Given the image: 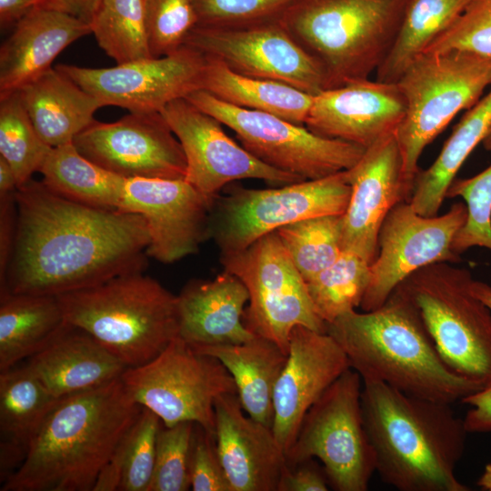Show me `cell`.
Returning <instances> with one entry per match:
<instances>
[{
  "instance_id": "1",
  "label": "cell",
  "mask_w": 491,
  "mask_h": 491,
  "mask_svg": "<svg viewBox=\"0 0 491 491\" xmlns=\"http://www.w3.org/2000/svg\"><path fill=\"white\" fill-rule=\"evenodd\" d=\"M15 202V239L0 296H56L145 270L143 215L74 202L33 179L17 188Z\"/></svg>"
},
{
  "instance_id": "2",
  "label": "cell",
  "mask_w": 491,
  "mask_h": 491,
  "mask_svg": "<svg viewBox=\"0 0 491 491\" xmlns=\"http://www.w3.org/2000/svg\"><path fill=\"white\" fill-rule=\"evenodd\" d=\"M362 382L363 424L382 481L400 491L470 490L456 476L468 432L451 405Z\"/></svg>"
},
{
  "instance_id": "3",
  "label": "cell",
  "mask_w": 491,
  "mask_h": 491,
  "mask_svg": "<svg viewBox=\"0 0 491 491\" xmlns=\"http://www.w3.org/2000/svg\"><path fill=\"white\" fill-rule=\"evenodd\" d=\"M142 406L121 377L63 397L1 491H93Z\"/></svg>"
},
{
  "instance_id": "4",
  "label": "cell",
  "mask_w": 491,
  "mask_h": 491,
  "mask_svg": "<svg viewBox=\"0 0 491 491\" xmlns=\"http://www.w3.org/2000/svg\"><path fill=\"white\" fill-rule=\"evenodd\" d=\"M362 380H376L408 396L453 404L484 388L442 359L420 312L398 286L379 307L352 310L327 324Z\"/></svg>"
},
{
  "instance_id": "5",
  "label": "cell",
  "mask_w": 491,
  "mask_h": 491,
  "mask_svg": "<svg viewBox=\"0 0 491 491\" xmlns=\"http://www.w3.org/2000/svg\"><path fill=\"white\" fill-rule=\"evenodd\" d=\"M410 0H293L278 19L317 64L325 90L367 79L388 55Z\"/></svg>"
},
{
  "instance_id": "6",
  "label": "cell",
  "mask_w": 491,
  "mask_h": 491,
  "mask_svg": "<svg viewBox=\"0 0 491 491\" xmlns=\"http://www.w3.org/2000/svg\"><path fill=\"white\" fill-rule=\"evenodd\" d=\"M56 296L66 322L127 367L149 362L179 336L177 296L144 271Z\"/></svg>"
},
{
  "instance_id": "7",
  "label": "cell",
  "mask_w": 491,
  "mask_h": 491,
  "mask_svg": "<svg viewBox=\"0 0 491 491\" xmlns=\"http://www.w3.org/2000/svg\"><path fill=\"white\" fill-rule=\"evenodd\" d=\"M396 84L406 102V113L395 135L409 201L424 149L490 87L491 59L463 51L423 53Z\"/></svg>"
},
{
  "instance_id": "8",
  "label": "cell",
  "mask_w": 491,
  "mask_h": 491,
  "mask_svg": "<svg viewBox=\"0 0 491 491\" xmlns=\"http://www.w3.org/2000/svg\"><path fill=\"white\" fill-rule=\"evenodd\" d=\"M471 272L451 263L426 266L399 286L416 305L445 363L491 385V309L471 291Z\"/></svg>"
},
{
  "instance_id": "9",
  "label": "cell",
  "mask_w": 491,
  "mask_h": 491,
  "mask_svg": "<svg viewBox=\"0 0 491 491\" xmlns=\"http://www.w3.org/2000/svg\"><path fill=\"white\" fill-rule=\"evenodd\" d=\"M362 386L361 376L350 367L323 393L286 454L288 466L317 458L332 489H368L376 463L363 424Z\"/></svg>"
},
{
  "instance_id": "10",
  "label": "cell",
  "mask_w": 491,
  "mask_h": 491,
  "mask_svg": "<svg viewBox=\"0 0 491 491\" xmlns=\"http://www.w3.org/2000/svg\"><path fill=\"white\" fill-rule=\"evenodd\" d=\"M351 194L346 170L266 189L239 187L215 197L209 237L221 254L239 252L278 228L307 218L343 215Z\"/></svg>"
},
{
  "instance_id": "11",
  "label": "cell",
  "mask_w": 491,
  "mask_h": 491,
  "mask_svg": "<svg viewBox=\"0 0 491 491\" xmlns=\"http://www.w3.org/2000/svg\"><path fill=\"white\" fill-rule=\"evenodd\" d=\"M121 379L132 398L165 426L192 422L212 434L216 398L237 394L232 376L217 358L179 336L149 362L127 367Z\"/></svg>"
},
{
  "instance_id": "12",
  "label": "cell",
  "mask_w": 491,
  "mask_h": 491,
  "mask_svg": "<svg viewBox=\"0 0 491 491\" xmlns=\"http://www.w3.org/2000/svg\"><path fill=\"white\" fill-rule=\"evenodd\" d=\"M220 260L248 291L243 320L255 336L274 341L287 354L296 326L326 333L327 325L315 310L306 282L276 232L242 251L221 254Z\"/></svg>"
},
{
  "instance_id": "13",
  "label": "cell",
  "mask_w": 491,
  "mask_h": 491,
  "mask_svg": "<svg viewBox=\"0 0 491 491\" xmlns=\"http://www.w3.org/2000/svg\"><path fill=\"white\" fill-rule=\"evenodd\" d=\"M185 98L233 130L242 146L256 158L305 180L347 170L366 151L357 145L318 135L305 125L275 115L225 103L204 89Z\"/></svg>"
},
{
  "instance_id": "14",
  "label": "cell",
  "mask_w": 491,
  "mask_h": 491,
  "mask_svg": "<svg viewBox=\"0 0 491 491\" xmlns=\"http://www.w3.org/2000/svg\"><path fill=\"white\" fill-rule=\"evenodd\" d=\"M465 203L451 205L441 215L416 213L408 201L396 204L386 215L378 235V251L370 264V282L360 307L381 306L410 275L433 264L460 262L452 250L457 232L466 223Z\"/></svg>"
},
{
  "instance_id": "15",
  "label": "cell",
  "mask_w": 491,
  "mask_h": 491,
  "mask_svg": "<svg viewBox=\"0 0 491 491\" xmlns=\"http://www.w3.org/2000/svg\"><path fill=\"white\" fill-rule=\"evenodd\" d=\"M205 55L184 45L159 58H146L112 67L91 68L74 65L55 67L105 106L129 112H160L167 104L203 89Z\"/></svg>"
},
{
  "instance_id": "16",
  "label": "cell",
  "mask_w": 491,
  "mask_h": 491,
  "mask_svg": "<svg viewBox=\"0 0 491 491\" xmlns=\"http://www.w3.org/2000/svg\"><path fill=\"white\" fill-rule=\"evenodd\" d=\"M185 45L243 75L282 82L313 95L325 90L320 67L278 19L233 28L196 25Z\"/></svg>"
},
{
  "instance_id": "17",
  "label": "cell",
  "mask_w": 491,
  "mask_h": 491,
  "mask_svg": "<svg viewBox=\"0 0 491 491\" xmlns=\"http://www.w3.org/2000/svg\"><path fill=\"white\" fill-rule=\"evenodd\" d=\"M160 113L185 153V180L207 195L215 196L225 185L241 179L277 185L305 180L256 158L225 134L221 122L185 97L170 102Z\"/></svg>"
},
{
  "instance_id": "18",
  "label": "cell",
  "mask_w": 491,
  "mask_h": 491,
  "mask_svg": "<svg viewBox=\"0 0 491 491\" xmlns=\"http://www.w3.org/2000/svg\"><path fill=\"white\" fill-rule=\"evenodd\" d=\"M73 145L90 161L124 178L185 176L182 145L160 112H129L112 123L95 120Z\"/></svg>"
},
{
  "instance_id": "19",
  "label": "cell",
  "mask_w": 491,
  "mask_h": 491,
  "mask_svg": "<svg viewBox=\"0 0 491 491\" xmlns=\"http://www.w3.org/2000/svg\"><path fill=\"white\" fill-rule=\"evenodd\" d=\"M215 196L200 192L185 178H125L119 210L145 217L149 232L147 256L172 264L198 252L210 238Z\"/></svg>"
},
{
  "instance_id": "20",
  "label": "cell",
  "mask_w": 491,
  "mask_h": 491,
  "mask_svg": "<svg viewBox=\"0 0 491 491\" xmlns=\"http://www.w3.org/2000/svg\"><path fill=\"white\" fill-rule=\"evenodd\" d=\"M348 368L346 353L329 334L303 326L293 329L287 359L273 394L272 430L285 454L306 412Z\"/></svg>"
},
{
  "instance_id": "21",
  "label": "cell",
  "mask_w": 491,
  "mask_h": 491,
  "mask_svg": "<svg viewBox=\"0 0 491 491\" xmlns=\"http://www.w3.org/2000/svg\"><path fill=\"white\" fill-rule=\"evenodd\" d=\"M346 173L351 194L342 215V248L371 264L386 215L396 204L407 201L395 132L367 147Z\"/></svg>"
},
{
  "instance_id": "22",
  "label": "cell",
  "mask_w": 491,
  "mask_h": 491,
  "mask_svg": "<svg viewBox=\"0 0 491 491\" xmlns=\"http://www.w3.org/2000/svg\"><path fill=\"white\" fill-rule=\"evenodd\" d=\"M405 113V98L396 83L367 78L315 95L305 126L366 149L396 132Z\"/></svg>"
},
{
  "instance_id": "23",
  "label": "cell",
  "mask_w": 491,
  "mask_h": 491,
  "mask_svg": "<svg viewBox=\"0 0 491 491\" xmlns=\"http://www.w3.org/2000/svg\"><path fill=\"white\" fill-rule=\"evenodd\" d=\"M215 437L231 491H277L286 454L272 427L248 416L237 394L216 398Z\"/></svg>"
},
{
  "instance_id": "24",
  "label": "cell",
  "mask_w": 491,
  "mask_h": 491,
  "mask_svg": "<svg viewBox=\"0 0 491 491\" xmlns=\"http://www.w3.org/2000/svg\"><path fill=\"white\" fill-rule=\"evenodd\" d=\"M88 34L90 25L66 12L45 5L35 7L1 45L0 95L36 79L65 47Z\"/></svg>"
},
{
  "instance_id": "25",
  "label": "cell",
  "mask_w": 491,
  "mask_h": 491,
  "mask_svg": "<svg viewBox=\"0 0 491 491\" xmlns=\"http://www.w3.org/2000/svg\"><path fill=\"white\" fill-rule=\"evenodd\" d=\"M248 300L243 282L225 270L188 282L177 296L179 337L195 348L249 341L256 336L243 320Z\"/></svg>"
},
{
  "instance_id": "26",
  "label": "cell",
  "mask_w": 491,
  "mask_h": 491,
  "mask_svg": "<svg viewBox=\"0 0 491 491\" xmlns=\"http://www.w3.org/2000/svg\"><path fill=\"white\" fill-rule=\"evenodd\" d=\"M26 366L57 398L102 386L127 368L90 335L71 325L28 358Z\"/></svg>"
},
{
  "instance_id": "27",
  "label": "cell",
  "mask_w": 491,
  "mask_h": 491,
  "mask_svg": "<svg viewBox=\"0 0 491 491\" xmlns=\"http://www.w3.org/2000/svg\"><path fill=\"white\" fill-rule=\"evenodd\" d=\"M60 399L46 389L26 364L0 372L2 482L24 461L31 444Z\"/></svg>"
},
{
  "instance_id": "28",
  "label": "cell",
  "mask_w": 491,
  "mask_h": 491,
  "mask_svg": "<svg viewBox=\"0 0 491 491\" xmlns=\"http://www.w3.org/2000/svg\"><path fill=\"white\" fill-rule=\"evenodd\" d=\"M17 91L39 136L52 148L73 143L105 106L56 67Z\"/></svg>"
},
{
  "instance_id": "29",
  "label": "cell",
  "mask_w": 491,
  "mask_h": 491,
  "mask_svg": "<svg viewBox=\"0 0 491 491\" xmlns=\"http://www.w3.org/2000/svg\"><path fill=\"white\" fill-rule=\"evenodd\" d=\"M195 349L217 358L225 366L235 381L245 412L272 427L274 389L287 354L274 341L257 336L241 344Z\"/></svg>"
},
{
  "instance_id": "30",
  "label": "cell",
  "mask_w": 491,
  "mask_h": 491,
  "mask_svg": "<svg viewBox=\"0 0 491 491\" xmlns=\"http://www.w3.org/2000/svg\"><path fill=\"white\" fill-rule=\"evenodd\" d=\"M0 296V372H3L43 350L69 324L55 296Z\"/></svg>"
},
{
  "instance_id": "31",
  "label": "cell",
  "mask_w": 491,
  "mask_h": 491,
  "mask_svg": "<svg viewBox=\"0 0 491 491\" xmlns=\"http://www.w3.org/2000/svg\"><path fill=\"white\" fill-rule=\"evenodd\" d=\"M491 129V85L454 128L434 163L418 171L409 199L421 215H436L460 167Z\"/></svg>"
},
{
  "instance_id": "32",
  "label": "cell",
  "mask_w": 491,
  "mask_h": 491,
  "mask_svg": "<svg viewBox=\"0 0 491 491\" xmlns=\"http://www.w3.org/2000/svg\"><path fill=\"white\" fill-rule=\"evenodd\" d=\"M205 57L204 90L233 105L305 125L313 95L282 82L237 74L220 60Z\"/></svg>"
},
{
  "instance_id": "33",
  "label": "cell",
  "mask_w": 491,
  "mask_h": 491,
  "mask_svg": "<svg viewBox=\"0 0 491 491\" xmlns=\"http://www.w3.org/2000/svg\"><path fill=\"white\" fill-rule=\"evenodd\" d=\"M39 172L55 194L83 205L119 209L125 178L80 154L73 143L53 147Z\"/></svg>"
},
{
  "instance_id": "34",
  "label": "cell",
  "mask_w": 491,
  "mask_h": 491,
  "mask_svg": "<svg viewBox=\"0 0 491 491\" xmlns=\"http://www.w3.org/2000/svg\"><path fill=\"white\" fill-rule=\"evenodd\" d=\"M470 0H410L377 81L396 83L408 65L464 11Z\"/></svg>"
},
{
  "instance_id": "35",
  "label": "cell",
  "mask_w": 491,
  "mask_h": 491,
  "mask_svg": "<svg viewBox=\"0 0 491 491\" xmlns=\"http://www.w3.org/2000/svg\"><path fill=\"white\" fill-rule=\"evenodd\" d=\"M161 425L155 414L143 407L102 469L93 491H147Z\"/></svg>"
},
{
  "instance_id": "36",
  "label": "cell",
  "mask_w": 491,
  "mask_h": 491,
  "mask_svg": "<svg viewBox=\"0 0 491 491\" xmlns=\"http://www.w3.org/2000/svg\"><path fill=\"white\" fill-rule=\"evenodd\" d=\"M89 25L100 48L116 65L153 58L145 0H101Z\"/></svg>"
},
{
  "instance_id": "37",
  "label": "cell",
  "mask_w": 491,
  "mask_h": 491,
  "mask_svg": "<svg viewBox=\"0 0 491 491\" xmlns=\"http://www.w3.org/2000/svg\"><path fill=\"white\" fill-rule=\"evenodd\" d=\"M370 282V263L343 251L327 268L306 282L316 312L327 324L360 306Z\"/></svg>"
},
{
  "instance_id": "38",
  "label": "cell",
  "mask_w": 491,
  "mask_h": 491,
  "mask_svg": "<svg viewBox=\"0 0 491 491\" xmlns=\"http://www.w3.org/2000/svg\"><path fill=\"white\" fill-rule=\"evenodd\" d=\"M276 232L306 282L331 266L343 252L342 215L304 219Z\"/></svg>"
},
{
  "instance_id": "39",
  "label": "cell",
  "mask_w": 491,
  "mask_h": 491,
  "mask_svg": "<svg viewBox=\"0 0 491 491\" xmlns=\"http://www.w3.org/2000/svg\"><path fill=\"white\" fill-rule=\"evenodd\" d=\"M51 150L34 127L18 91L0 95V156L13 168L18 187L39 172Z\"/></svg>"
},
{
  "instance_id": "40",
  "label": "cell",
  "mask_w": 491,
  "mask_h": 491,
  "mask_svg": "<svg viewBox=\"0 0 491 491\" xmlns=\"http://www.w3.org/2000/svg\"><path fill=\"white\" fill-rule=\"evenodd\" d=\"M461 197L467 209L466 223L457 232L452 250L460 256L471 247L491 251V165L469 178H455L446 198Z\"/></svg>"
},
{
  "instance_id": "41",
  "label": "cell",
  "mask_w": 491,
  "mask_h": 491,
  "mask_svg": "<svg viewBox=\"0 0 491 491\" xmlns=\"http://www.w3.org/2000/svg\"><path fill=\"white\" fill-rule=\"evenodd\" d=\"M195 423L163 424L156 439L155 460L147 491H187L190 454Z\"/></svg>"
},
{
  "instance_id": "42",
  "label": "cell",
  "mask_w": 491,
  "mask_h": 491,
  "mask_svg": "<svg viewBox=\"0 0 491 491\" xmlns=\"http://www.w3.org/2000/svg\"><path fill=\"white\" fill-rule=\"evenodd\" d=\"M145 11L148 46L153 58L178 50L198 25L193 0H145Z\"/></svg>"
},
{
  "instance_id": "43",
  "label": "cell",
  "mask_w": 491,
  "mask_h": 491,
  "mask_svg": "<svg viewBox=\"0 0 491 491\" xmlns=\"http://www.w3.org/2000/svg\"><path fill=\"white\" fill-rule=\"evenodd\" d=\"M463 51L491 59V0H470L424 53Z\"/></svg>"
},
{
  "instance_id": "44",
  "label": "cell",
  "mask_w": 491,
  "mask_h": 491,
  "mask_svg": "<svg viewBox=\"0 0 491 491\" xmlns=\"http://www.w3.org/2000/svg\"><path fill=\"white\" fill-rule=\"evenodd\" d=\"M293 0H193L198 25L244 27L277 20Z\"/></svg>"
},
{
  "instance_id": "45",
  "label": "cell",
  "mask_w": 491,
  "mask_h": 491,
  "mask_svg": "<svg viewBox=\"0 0 491 491\" xmlns=\"http://www.w3.org/2000/svg\"><path fill=\"white\" fill-rule=\"evenodd\" d=\"M190 485L194 491H231L221 465L215 434L195 424L190 454Z\"/></svg>"
},
{
  "instance_id": "46",
  "label": "cell",
  "mask_w": 491,
  "mask_h": 491,
  "mask_svg": "<svg viewBox=\"0 0 491 491\" xmlns=\"http://www.w3.org/2000/svg\"><path fill=\"white\" fill-rule=\"evenodd\" d=\"M329 487L323 466L311 458L292 466H286L277 491H327Z\"/></svg>"
},
{
  "instance_id": "47",
  "label": "cell",
  "mask_w": 491,
  "mask_h": 491,
  "mask_svg": "<svg viewBox=\"0 0 491 491\" xmlns=\"http://www.w3.org/2000/svg\"><path fill=\"white\" fill-rule=\"evenodd\" d=\"M15 192L0 193V283L5 277L15 245L16 233Z\"/></svg>"
},
{
  "instance_id": "48",
  "label": "cell",
  "mask_w": 491,
  "mask_h": 491,
  "mask_svg": "<svg viewBox=\"0 0 491 491\" xmlns=\"http://www.w3.org/2000/svg\"><path fill=\"white\" fill-rule=\"evenodd\" d=\"M461 402L469 406L463 419L466 431L491 432V385L467 396Z\"/></svg>"
},
{
  "instance_id": "49",
  "label": "cell",
  "mask_w": 491,
  "mask_h": 491,
  "mask_svg": "<svg viewBox=\"0 0 491 491\" xmlns=\"http://www.w3.org/2000/svg\"><path fill=\"white\" fill-rule=\"evenodd\" d=\"M45 0H0V25L6 28L16 25L25 15Z\"/></svg>"
},
{
  "instance_id": "50",
  "label": "cell",
  "mask_w": 491,
  "mask_h": 491,
  "mask_svg": "<svg viewBox=\"0 0 491 491\" xmlns=\"http://www.w3.org/2000/svg\"><path fill=\"white\" fill-rule=\"evenodd\" d=\"M45 5L66 12L88 24L101 0H45Z\"/></svg>"
},
{
  "instance_id": "51",
  "label": "cell",
  "mask_w": 491,
  "mask_h": 491,
  "mask_svg": "<svg viewBox=\"0 0 491 491\" xmlns=\"http://www.w3.org/2000/svg\"><path fill=\"white\" fill-rule=\"evenodd\" d=\"M17 188V180L13 168L0 156V193L15 192Z\"/></svg>"
},
{
  "instance_id": "52",
  "label": "cell",
  "mask_w": 491,
  "mask_h": 491,
  "mask_svg": "<svg viewBox=\"0 0 491 491\" xmlns=\"http://www.w3.org/2000/svg\"><path fill=\"white\" fill-rule=\"evenodd\" d=\"M472 293L491 309V286L482 281L473 279Z\"/></svg>"
},
{
  "instance_id": "53",
  "label": "cell",
  "mask_w": 491,
  "mask_h": 491,
  "mask_svg": "<svg viewBox=\"0 0 491 491\" xmlns=\"http://www.w3.org/2000/svg\"><path fill=\"white\" fill-rule=\"evenodd\" d=\"M476 485L486 491H491V463L485 466L484 471L476 481Z\"/></svg>"
},
{
  "instance_id": "54",
  "label": "cell",
  "mask_w": 491,
  "mask_h": 491,
  "mask_svg": "<svg viewBox=\"0 0 491 491\" xmlns=\"http://www.w3.org/2000/svg\"><path fill=\"white\" fill-rule=\"evenodd\" d=\"M483 146L486 150L491 151V129L487 135L485 137L484 141L482 142Z\"/></svg>"
}]
</instances>
